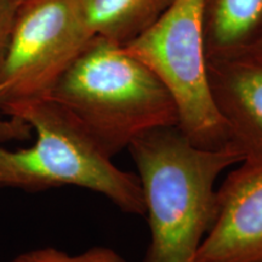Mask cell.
I'll use <instances>...</instances> for the list:
<instances>
[{"instance_id": "8", "label": "cell", "mask_w": 262, "mask_h": 262, "mask_svg": "<svg viewBox=\"0 0 262 262\" xmlns=\"http://www.w3.org/2000/svg\"><path fill=\"white\" fill-rule=\"evenodd\" d=\"M173 0H73L93 38L125 45L148 28Z\"/></svg>"}, {"instance_id": "4", "label": "cell", "mask_w": 262, "mask_h": 262, "mask_svg": "<svg viewBox=\"0 0 262 262\" xmlns=\"http://www.w3.org/2000/svg\"><path fill=\"white\" fill-rule=\"evenodd\" d=\"M205 0H173L158 18L123 45L148 67L171 95L179 127L195 146H229L212 98L206 67Z\"/></svg>"}, {"instance_id": "9", "label": "cell", "mask_w": 262, "mask_h": 262, "mask_svg": "<svg viewBox=\"0 0 262 262\" xmlns=\"http://www.w3.org/2000/svg\"><path fill=\"white\" fill-rule=\"evenodd\" d=\"M206 58L232 56L253 45L262 28V0H205Z\"/></svg>"}, {"instance_id": "7", "label": "cell", "mask_w": 262, "mask_h": 262, "mask_svg": "<svg viewBox=\"0 0 262 262\" xmlns=\"http://www.w3.org/2000/svg\"><path fill=\"white\" fill-rule=\"evenodd\" d=\"M212 98L229 145L243 162L262 166V58L241 52L206 58Z\"/></svg>"}, {"instance_id": "5", "label": "cell", "mask_w": 262, "mask_h": 262, "mask_svg": "<svg viewBox=\"0 0 262 262\" xmlns=\"http://www.w3.org/2000/svg\"><path fill=\"white\" fill-rule=\"evenodd\" d=\"M93 37L73 0H24L0 67V112L45 98Z\"/></svg>"}, {"instance_id": "6", "label": "cell", "mask_w": 262, "mask_h": 262, "mask_svg": "<svg viewBox=\"0 0 262 262\" xmlns=\"http://www.w3.org/2000/svg\"><path fill=\"white\" fill-rule=\"evenodd\" d=\"M195 262H262L261 165L241 163L226 176Z\"/></svg>"}, {"instance_id": "11", "label": "cell", "mask_w": 262, "mask_h": 262, "mask_svg": "<svg viewBox=\"0 0 262 262\" xmlns=\"http://www.w3.org/2000/svg\"><path fill=\"white\" fill-rule=\"evenodd\" d=\"M17 3L15 0H0V67L4 58L6 47L11 32L14 17L17 9ZM19 126H24L15 120H2L0 119V134L8 136L18 135Z\"/></svg>"}, {"instance_id": "1", "label": "cell", "mask_w": 262, "mask_h": 262, "mask_svg": "<svg viewBox=\"0 0 262 262\" xmlns=\"http://www.w3.org/2000/svg\"><path fill=\"white\" fill-rule=\"evenodd\" d=\"M127 150L137 169L150 241L141 262H195L216 216V181L243 162L229 145L208 149L179 126L149 130Z\"/></svg>"}, {"instance_id": "12", "label": "cell", "mask_w": 262, "mask_h": 262, "mask_svg": "<svg viewBox=\"0 0 262 262\" xmlns=\"http://www.w3.org/2000/svg\"><path fill=\"white\" fill-rule=\"evenodd\" d=\"M243 52H248V54H251L254 55V56L262 58V28L260 31V34L257 35V38L255 39V41L253 42V45H251L248 50H245Z\"/></svg>"}, {"instance_id": "13", "label": "cell", "mask_w": 262, "mask_h": 262, "mask_svg": "<svg viewBox=\"0 0 262 262\" xmlns=\"http://www.w3.org/2000/svg\"><path fill=\"white\" fill-rule=\"evenodd\" d=\"M15 2L17 3V4H19V3H22V2H24V0H15Z\"/></svg>"}, {"instance_id": "3", "label": "cell", "mask_w": 262, "mask_h": 262, "mask_svg": "<svg viewBox=\"0 0 262 262\" xmlns=\"http://www.w3.org/2000/svg\"><path fill=\"white\" fill-rule=\"evenodd\" d=\"M2 113L35 133L27 148L0 146V187L26 191L73 186L106 196L125 214L145 216L136 173L119 169L72 114L51 98L27 101Z\"/></svg>"}, {"instance_id": "2", "label": "cell", "mask_w": 262, "mask_h": 262, "mask_svg": "<svg viewBox=\"0 0 262 262\" xmlns=\"http://www.w3.org/2000/svg\"><path fill=\"white\" fill-rule=\"evenodd\" d=\"M73 116L113 158L147 131L178 126L171 95L123 45L94 38L48 96Z\"/></svg>"}, {"instance_id": "10", "label": "cell", "mask_w": 262, "mask_h": 262, "mask_svg": "<svg viewBox=\"0 0 262 262\" xmlns=\"http://www.w3.org/2000/svg\"><path fill=\"white\" fill-rule=\"evenodd\" d=\"M10 262H127L122 255L108 247H93L84 253L71 255L60 249L45 247L26 251Z\"/></svg>"}]
</instances>
